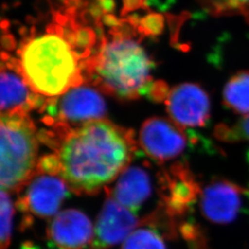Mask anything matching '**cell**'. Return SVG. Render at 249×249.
Wrapping results in <instances>:
<instances>
[{
	"instance_id": "6da1fadb",
	"label": "cell",
	"mask_w": 249,
	"mask_h": 249,
	"mask_svg": "<svg viewBox=\"0 0 249 249\" xmlns=\"http://www.w3.org/2000/svg\"><path fill=\"white\" fill-rule=\"evenodd\" d=\"M80 0H66L51 11L42 28L36 23L25 33L17 49L19 71L36 93L46 98L62 95L88 83L91 63L98 51L96 33L81 14Z\"/></svg>"
},
{
	"instance_id": "7a4b0ae2",
	"label": "cell",
	"mask_w": 249,
	"mask_h": 249,
	"mask_svg": "<svg viewBox=\"0 0 249 249\" xmlns=\"http://www.w3.org/2000/svg\"><path fill=\"white\" fill-rule=\"evenodd\" d=\"M59 176L77 195H95L124 171L137 152L131 129L106 118L65 134L53 148Z\"/></svg>"
},
{
	"instance_id": "3957f363",
	"label": "cell",
	"mask_w": 249,
	"mask_h": 249,
	"mask_svg": "<svg viewBox=\"0 0 249 249\" xmlns=\"http://www.w3.org/2000/svg\"><path fill=\"white\" fill-rule=\"evenodd\" d=\"M103 18H99L100 45L88 83L122 101L147 96L155 68L142 44L148 36L135 18L117 19L111 15Z\"/></svg>"
},
{
	"instance_id": "277c9868",
	"label": "cell",
	"mask_w": 249,
	"mask_h": 249,
	"mask_svg": "<svg viewBox=\"0 0 249 249\" xmlns=\"http://www.w3.org/2000/svg\"><path fill=\"white\" fill-rule=\"evenodd\" d=\"M39 136L29 114L1 115L0 186L9 193L21 191L35 177L38 165Z\"/></svg>"
},
{
	"instance_id": "5b68a950",
	"label": "cell",
	"mask_w": 249,
	"mask_h": 249,
	"mask_svg": "<svg viewBox=\"0 0 249 249\" xmlns=\"http://www.w3.org/2000/svg\"><path fill=\"white\" fill-rule=\"evenodd\" d=\"M106 100L100 90L89 83L74 87L62 95L48 98L39 111L49 127L76 128L107 115Z\"/></svg>"
},
{
	"instance_id": "8992f818",
	"label": "cell",
	"mask_w": 249,
	"mask_h": 249,
	"mask_svg": "<svg viewBox=\"0 0 249 249\" xmlns=\"http://www.w3.org/2000/svg\"><path fill=\"white\" fill-rule=\"evenodd\" d=\"M158 186L160 208L173 219L187 213L201 194L199 184L185 161H177L160 172Z\"/></svg>"
},
{
	"instance_id": "52a82bcc",
	"label": "cell",
	"mask_w": 249,
	"mask_h": 249,
	"mask_svg": "<svg viewBox=\"0 0 249 249\" xmlns=\"http://www.w3.org/2000/svg\"><path fill=\"white\" fill-rule=\"evenodd\" d=\"M26 186L17 207L26 214L28 223L33 216L41 219L55 216L71 190L61 177L41 172H36Z\"/></svg>"
},
{
	"instance_id": "ba28073f",
	"label": "cell",
	"mask_w": 249,
	"mask_h": 249,
	"mask_svg": "<svg viewBox=\"0 0 249 249\" xmlns=\"http://www.w3.org/2000/svg\"><path fill=\"white\" fill-rule=\"evenodd\" d=\"M139 141L142 150L160 163L178 158L187 145L184 128L172 119L160 116H152L144 121Z\"/></svg>"
},
{
	"instance_id": "9c48e42d",
	"label": "cell",
	"mask_w": 249,
	"mask_h": 249,
	"mask_svg": "<svg viewBox=\"0 0 249 249\" xmlns=\"http://www.w3.org/2000/svg\"><path fill=\"white\" fill-rule=\"evenodd\" d=\"M1 115L23 112L29 114L33 110H41L47 99L36 93L28 85L19 71L15 57L2 52L1 76Z\"/></svg>"
},
{
	"instance_id": "30bf717a",
	"label": "cell",
	"mask_w": 249,
	"mask_h": 249,
	"mask_svg": "<svg viewBox=\"0 0 249 249\" xmlns=\"http://www.w3.org/2000/svg\"><path fill=\"white\" fill-rule=\"evenodd\" d=\"M248 189L226 180L215 179L201 190L200 210L205 218L215 224H229L240 213Z\"/></svg>"
},
{
	"instance_id": "8fae6325",
	"label": "cell",
	"mask_w": 249,
	"mask_h": 249,
	"mask_svg": "<svg viewBox=\"0 0 249 249\" xmlns=\"http://www.w3.org/2000/svg\"><path fill=\"white\" fill-rule=\"evenodd\" d=\"M141 223L143 221H140L135 213L107 194L88 249H111L124 242Z\"/></svg>"
},
{
	"instance_id": "7c38bea8",
	"label": "cell",
	"mask_w": 249,
	"mask_h": 249,
	"mask_svg": "<svg viewBox=\"0 0 249 249\" xmlns=\"http://www.w3.org/2000/svg\"><path fill=\"white\" fill-rule=\"evenodd\" d=\"M171 119L185 127H200L211 116V99L196 83H182L170 89L165 100Z\"/></svg>"
},
{
	"instance_id": "4fadbf2b",
	"label": "cell",
	"mask_w": 249,
	"mask_h": 249,
	"mask_svg": "<svg viewBox=\"0 0 249 249\" xmlns=\"http://www.w3.org/2000/svg\"><path fill=\"white\" fill-rule=\"evenodd\" d=\"M89 217L75 209H69L53 216L47 227V237L59 249H83L93 237Z\"/></svg>"
},
{
	"instance_id": "5bb4252c",
	"label": "cell",
	"mask_w": 249,
	"mask_h": 249,
	"mask_svg": "<svg viewBox=\"0 0 249 249\" xmlns=\"http://www.w3.org/2000/svg\"><path fill=\"white\" fill-rule=\"evenodd\" d=\"M151 190L148 171L139 165H128L120 174L114 187L107 189V192L117 202L136 213L151 196Z\"/></svg>"
},
{
	"instance_id": "9a60e30c",
	"label": "cell",
	"mask_w": 249,
	"mask_h": 249,
	"mask_svg": "<svg viewBox=\"0 0 249 249\" xmlns=\"http://www.w3.org/2000/svg\"><path fill=\"white\" fill-rule=\"evenodd\" d=\"M223 105L236 114L249 115V71L233 75L225 84Z\"/></svg>"
},
{
	"instance_id": "2e32d148",
	"label": "cell",
	"mask_w": 249,
	"mask_h": 249,
	"mask_svg": "<svg viewBox=\"0 0 249 249\" xmlns=\"http://www.w3.org/2000/svg\"><path fill=\"white\" fill-rule=\"evenodd\" d=\"M214 17L241 16L249 23V0H196Z\"/></svg>"
},
{
	"instance_id": "e0dca14e",
	"label": "cell",
	"mask_w": 249,
	"mask_h": 249,
	"mask_svg": "<svg viewBox=\"0 0 249 249\" xmlns=\"http://www.w3.org/2000/svg\"><path fill=\"white\" fill-rule=\"evenodd\" d=\"M121 249H166L164 241L151 226L137 228L123 242Z\"/></svg>"
},
{
	"instance_id": "ac0fdd59",
	"label": "cell",
	"mask_w": 249,
	"mask_h": 249,
	"mask_svg": "<svg viewBox=\"0 0 249 249\" xmlns=\"http://www.w3.org/2000/svg\"><path fill=\"white\" fill-rule=\"evenodd\" d=\"M14 205L9 192L1 189L0 194V247L1 249L9 248L11 235H12V225H13V215H14Z\"/></svg>"
},
{
	"instance_id": "d6986e66",
	"label": "cell",
	"mask_w": 249,
	"mask_h": 249,
	"mask_svg": "<svg viewBox=\"0 0 249 249\" xmlns=\"http://www.w3.org/2000/svg\"><path fill=\"white\" fill-rule=\"evenodd\" d=\"M217 139L224 142L234 143L249 141V115L244 116L235 124H219L215 129Z\"/></svg>"
},
{
	"instance_id": "ffe728a7",
	"label": "cell",
	"mask_w": 249,
	"mask_h": 249,
	"mask_svg": "<svg viewBox=\"0 0 249 249\" xmlns=\"http://www.w3.org/2000/svg\"><path fill=\"white\" fill-rule=\"evenodd\" d=\"M169 91V87L164 81L156 80L151 83V87L147 93V97L156 103H159L167 99Z\"/></svg>"
}]
</instances>
